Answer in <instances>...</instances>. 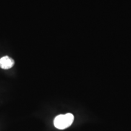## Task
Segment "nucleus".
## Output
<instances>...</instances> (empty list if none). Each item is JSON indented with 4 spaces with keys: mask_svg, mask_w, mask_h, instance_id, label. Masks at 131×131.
<instances>
[{
    "mask_svg": "<svg viewBox=\"0 0 131 131\" xmlns=\"http://www.w3.org/2000/svg\"><path fill=\"white\" fill-rule=\"evenodd\" d=\"M74 120L73 114H68L59 115L54 119L53 124L55 127L58 129H64L71 126Z\"/></svg>",
    "mask_w": 131,
    "mask_h": 131,
    "instance_id": "nucleus-1",
    "label": "nucleus"
},
{
    "mask_svg": "<svg viewBox=\"0 0 131 131\" xmlns=\"http://www.w3.org/2000/svg\"><path fill=\"white\" fill-rule=\"evenodd\" d=\"M15 64V61L9 56H4L0 58V68L3 69H9Z\"/></svg>",
    "mask_w": 131,
    "mask_h": 131,
    "instance_id": "nucleus-2",
    "label": "nucleus"
}]
</instances>
